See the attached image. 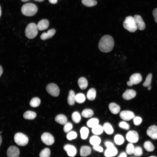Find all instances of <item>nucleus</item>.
<instances>
[{"mask_svg": "<svg viewBox=\"0 0 157 157\" xmlns=\"http://www.w3.org/2000/svg\"><path fill=\"white\" fill-rule=\"evenodd\" d=\"M114 45V41L112 37L109 35H106L100 39L98 44V48L101 51L107 53L111 51Z\"/></svg>", "mask_w": 157, "mask_h": 157, "instance_id": "nucleus-1", "label": "nucleus"}, {"mask_svg": "<svg viewBox=\"0 0 157 157\" xmlns=\"http://www.w3.org/2000/svg\"><path fill=\"white\" fill-rule=\"evenodd\" d=\"M96 95V92L95 89L93 88H91L88 91L87 94V97L88 100L92 101L95 98Z\"/></svg>", "mask_w": 157, "mask_h": 157, "instance_id": "nucleus-25", "label": "nucleus"}, {"mask_svg": "<svg viewBox=\"0 0 157 157\" xmlns=\"http://www.w3.org/2000/svg\"><path fill=\"white\" fill-rule=\"evenodd\" d=\"M85 100V95L81 93H79L76 95L75 101L79 104L83 103Z\"/></svg>", "mask_w": 157, "mask_h": 157, "instance_id": "nucleus-32", "label": "nucleus"}, {"mask_svg": "<svg viewBox=\"0 0 157 157\" xmlns=\"http://www.w3.org/2000/svg\"><path fill=\"white\" fill-rule=\"evenodd\" d=\"M126 138L127 140L130 143H135L139 140V135L135 131H130L127 133Z\"/></svg>", "mask_w": 157, "mask_h": 157, "instance_id": "nucleus-9", "label": "nucleus"}, {"mask_svg": "<svg viewBox=\"0 0 157 157\" xmlns=\"http://www.w3.org/2000/svg\"><path fill=\"white\" fill-rule=\"evenodd\" d=\"M152 14L155 21L157 23V8H155L153 10Z\"/></svg>", "mask_w": 157, "mask_h": 157, "instance_id": "nucleus-47", "label": "nucleus"}, {"mask_svg": "<svg viewBox=\"0 0 157 157\" xmlns=\"http://www.w3.org/2000/svg\"><path fill=\"white\" fill-rule=\"evenodd\" d=\"M104 144L105 146L107 148L114 146V144L112 142L109 141H105Z\"/></svg>", "mask_w": 157, "mask_h": 157, "instance_id": "nucleus-48", "label": "nucleus"}, {"mask_svg": "<svg viewBox=\"0 0 157 157\" xmlns=\"http://www.w3.org/2000/svg\"><path fill=\"white\" fill-rule=\"evenodd\" d=\"M76 95L74 92L72 90H70L69 91L67 97V102L69 105H73L75 102Z\"/></svg>", "mask_w": 157, "mask_h": 157, "instance_id": "nucleus-24", "label": "nucleus"}, {"mask_svg": "<svg viewBox=\"0 0 157 157\" xmlns=\"http://www.w3.org/2000/svg\"><path fill=\"white\" fill-rule=\"evenodd\" d=\"M77 137V134L74 131H70L68 132L66 135L67 139L71 140L76 139Z\"/></svg>", "mask_w": 157, "mask_h": 157, "instance_id": "nucleus-41", "label": "nucleus"}, {"mask_svg": "<svg viewBox=\"0 0 157 157\" xmlns=\"http://www.w3.org/2000/svg\"><path fill=\"white\" fill-rule=\"evenodd\" d=\"M64 149L67 152V155L70 157H74L76 154V149L72 145L66 144L64 147Z\"/></svg>", "mask_w": 157, "mask_h": 157, "instance_id": "nucleus-13", "label": "nucleus"}, {"mask_svg": "<svg viewBox=\"0 0 157 157\" xmlns=\"http://www.w3.org/2000/svg\"><path fill=\"white\" fill-rule=\"evenodd\" d=\"M34 1H38L39 2H41L43 1H44V0H34Z\"/></svg>", "mask_w": 157, "mask_h": 157, "instance_id": "nucleus-54", "label": "nucleus"}, {"mask_svg": "<svg viewBox=\"0 0 157 157\" xmlns=\"http://www.w3.org/2000/svg\"><path fill=\"white\" fill-rule=\"evenodd\" d=\"M89 141L90 144L94 146L99 145L101 143V140L99 137L95 135L91 137Z\"/></svg>", "mask_w": 157, "mask_h": 157, "instance_id": "nucleus-27", "label": "nucleus"}, {"mask_svg": "<svg viewBox=\"0 0 157 157\" xmlns=\"http://www.w3.org/2000/svg\"><path fill=\"white\" fill-rule=\"evenodd\" d=\"M1 142H2V138L1 135H0V146L1 145Z\"/></svg>", "mask_w": 157, "mask_h": 157, "instance_id": "nucleus-53", "label": "nucleus"}, {"mask_svg": "<svg viewBox=\"0 0 157 157\" xmlns=\"http://www.w3.org/2000/svg\"><path fill=\"white\" fill-rule=\"evenodd\" d=\"M110 112L113 114H118L120 110V106L115 103H111L108 106Z\"/></svg>", "mask_w": 157, "mask_h": 157, "instance_id": "nucleus-20", "label": "nucleus"}, {"mask_svg": "<svg viewBox=\"0 0 157 157\" xmlns=\"http://www.w3.org/2000/svg\"><path fill=\"white\" fill-rule=\"evenodd\" d=\"M3 72V69L2 67L0 65V77Z\"/></svg>", "mask_w": 157, "mask_h": 157, "instance_id": "nucleus-51", "label": "nucleus"}, {"mask_svg": "<svg viewBox=\"0 0 157 157\" xmlns=\"http://www.w3.org/2000/svg\"><path fill=\"white\" fill-rule=\"evenodd\" d=\"M78 83L80 88L82 90L85 89L88 85V81L84 77L80 78L78 80Z\"/></svg>", "mask_w": 157, "mask_h": 157, "instance_id": "nucleus-22", "label": "nucleus"}, {"mask_svg": "<svg viewBox=\"0 0 157 157\" xmlns=\"http://www.w3.org/2000/svg\"><path fill=\"white\" fill-rule=\"evenodd\" d=\"M72 121L76 123H78L81 119V115L77 111L74 112L72 115Z\"/></svg>", "mask_w": 157, "mask_h": 157, "instance_id": "nucleus-33", "label": "nucleus"}, {"mask_svg": "<svg viewBox=\"0 0 157 157\" xmlns=\"http://www.w3.org/2000/svg\"><path fill=\"white\" fill-rule=\"evenodd\" d=\"M82 4L86 6L91 7L94 6L97 4V2L95 0H81Z\"/></svg>", "mask_w": 157, "mask_h": 157, "instance_id": "nucleus-34", "label": "nucleus"}, {"mask_svg": "<svg viewBox=\"0 0 157 157\" xmlns=\"http://www.w3.org/2000/svg\"><path fill=\"white\" fill-rule=\"evenodd\" d=\"M142 80V77L140 74L135 73L131 76L129 78V81L127 82V84L128 86H131L133 85L138 84Z\"/></svg>", "mask_w": 157, "mask_h": 157, "instance_id": "nucleus-7", "label": "nucleus"}, {"mask_svg": "<svg viewBox=\"0 0 157 157\" xmlns=\"http://www.w3.org/2000/svg\"><path fill=\"white\" fill-rule=\"evenodd\" d=\"M36 116V113L35 112L30 110L26 111L23 115L24 118L27 119H34Z\"/></svg>", "mask_w": 157, "mask_h": 157, "instance_id": "nucleus-26", "label": "nucleus"}, {"mask_svg": "<svg viewBox=\"0 0 157 157\" xmlns=\"http://www.w3.org/2000/svg\"><path fill=\"white\" fill-rule=\"evenodd\" d=\"M56 30L54 29H51L49 30L46 32L43 33L40 35V38L41 39L44 40L53 37L56 33Z\"/></svg>", "mask_w": 157, "mask_h": 157, "instance_id": "nucleus-18", "label": "nucleus"}, {"mask_svg": "<svg viewBox=\"0 0 157 157\" xmlns=\"http://www.w3.org/2000/svg\"><path fill=\"white\" fill-rule=\"evenodd\" d=\"M37 25L34 23L28 24L25 29V33L26 37L30 39L34 38L38 33Z\"/></svg>", "mask_w": 157, "mask_h": 157, "instance_id": "nucleus-4", "label": "nucleus"}, {"mask_svg": "<svg viewBox=\"0 0 157 157\" xmlns=\"http://www.w3.org/2000/svg\"><path fill=\"white\" fill-rule=\"evenodd\" d=\"M149 157H156L155 156H149Z\"/></svg>", "mask_w": 157, "mask_h": 157, "instance_id": "nucleus-57", "label": "nucleus"}, {"mask_svg": "<svg viewBox=\"0 0 157 157\" xmlns=\"http://www.w3.org/2000/svg\"><path fill=\"white\" fill-rule=\"evenodd\" d=\"M115 142L118 145H121L124 142V138L121 135L117 134L114 137Z\"/></svg>", "mask_w": 157, "mask_h": 157, "instance_id": "nucleus-31", "label": "nucleus"}, {"mask_svg": "<svg viewBox=\"0 0 157 157\" xmlns=\"http://www.w3.org/2000/svg\"><path fill=\"white\" fill-rule=\"evenodd\" d=\"M1 6H0V17L1 15Z\"/></svg>", "mask_w": 157, "mask_h": 157, "instance_id": "nucleus-56", "label": "nucleus"}, {"mask_svg": "<svg viewBox=\"0 0 157 157\" xmlns=\"http://www.w3.org/2000/svg\"><path fill=\"white\" fill-rule=\"evenodd\" d=\"M73 128L72 124L70 122H67L64 125L63 131L65 133H68L71 131Z\"/></svg>", "mask_w": 157, "mask_h": 157, "instance_id": "nucleus-42", "label": "nucleus"}, {"mask_svg": "<svg viewBox=\"0 0 157 157\" xmlns=\"http://www.w3.org/2000/svg\"><path fill=\"white\" fill-rule=\"evenodd\" d=\"M22 13L27 16L34 15L38 11V8L35 4L32 3H27L24 4L21 8Z\"/></svg>", "mask_w": 157, "mask_h": 157, "instance_id": "nucleus-2", "label": "nucleus"}, {"mask_svg": "<svg viewBox=\"0 0 157 157\" xmlns=\"http://www.w3.org/2000/svg\"><path fill=\"white\" fill-rule=\"evenodd\" d=\"M120 117L124 121H129L133 119L135 117L134 113L129 110H123L119 114Z\"/></svg>", "mask_w": 157, "mask_h": 157, "instance_id": "nucleus-11", "label": "nucleus"}, {"mask_svg": "<svg viewBox=\"0 0 157 157\" xmlns=\"http://www.w3.org/2000/svg\"><path fill=\"white\" fill-rule=\"evenodd\" d=\"M147 135L153 139H157V126L153 125L149 126L147 131Z\"/></svg>", "mask_w": 157, "mask_h": 157, "instance_id": "nucleus-14", "label": "nucleus"}, {"mask_svg": "<svg viewBox=\"0 0 157 157\" xmlns=\"http://www.w3.org/2000/svg\"><path fill=\"white\" fill-rule=\"evenodd\" d=\"M152 74L151 73L149 74L147 76L146 80L143 84L144 87H147L150 85L151 82Z\"/></svg>", "mask_w": 157, "mask_h": 157, "instance_id": "nucleus-39", "label": "nucleus"}, {"mask_svg": "<svg viewBox=\"0 0 157 157\" xmlns=\"http://www.w3.org/2000/svg\"><path fill=\"white\" fill-rule=\"evenodd\" d=\"M50 151L48 148H45L41 151L39 154L40 157H49Z\"/></svg>", "mask_w": 157, "mask_h": 157, "instance_id": "nucleus-40", "label": "nucleus"}, {"mask_svg": "<svg viewBox=\"0 0 157 157\" xmlns=\"http://www.w3.org/2000/svg\"><path fill=\"white\" fill-rule=\"evenodd\" d=\"M46 90L48 93L52 96L56 97L59 95V88L55 83H50L47 85L46 87Z\"/></svg>", "mask_w": 157, "mask_h": 157, "instance_id": "nucleus-6", "label": "nucleus"}, {"mask_svg": "<svg viewBox=\"0 0 157 157\" xmlns=\"http://www.w3.org/2000/svg\"><path fill=\"white\" fill-rule=\"evenodd\" d=\"M135 147L133 144L131 143H129L126 148V153L129 155L133 154Z\"/></svg>", "mask_w": 157, "mask_h": 157, "instance_id": "nucleus-38", "label": "nucleus"}, {"mask_svg": "<svg viewBox=\"0 0 157 157\" xmlns=\"http://www.w3.org/2000/svg\"><path fill=\"white\" fill-rule=\"evenodd\" d=\"M6 153L8 157H19L20 151L16 147L11 146L8 148Z\"/></svg>", "mask_w": 157, "mask_h": 157, "instance_id": "nucleus-10", "label": "nucleus"}, {"mask_svg": "<svg viewBox=\"0 0 157 157\" xmlns=\"http://www.w3.org/2000/svg\"><path fill=\"white\" fill-rule=\"evenodd\" d=\"M40 103V99L38 97H35L33 98L30 102V106L33 107H36L38 106Z\"/></svg>", "mask_w": 157, "mask_h": 157, "instance_id": "nucleus-37", "label": "nucleus"}, {"mask_svg": "<svg viewBox=\"0 0 157 157\" xmlns=\"http://www.w3.org/2000/svg\"><path fill=\"white\" fill-rule=\"evenodd\" d=\"M119 127L122 129L128 130L130 128L129 125L125 121H121L118 124Z\"/></svg>", "mask_w": 157, "mask_h": 157, "instance_id": "nucleus-44", "label": "nucleus"}, {"mask_svg": "<svg viewBox=\"0 0 157 157\" xmlns=\"http://www.w3.org/2000/svg\"><path fill=\"white\" fill-rule=\"evenodd\" d=\"M136 92L132 89H127L123 93V98L126 100H130L135 97Z\"/></svg>", "mask_w": 157, "mask_h": 157, "instance_id": "nucleus-15", "label": "nucleus"}, {"mask_svg": "<svg viewBox=\"0 0 157 157\" xmlns=\"http://www.w3.org/2000/svg\"><path fill=\"white\" fill-rule=\"evenodd\" d=\"M49 3H51L55 4L58 1V0H48Z\"/></svg>", "mask_w": 157, "mask_h": 157, "instance_id": "nucleus-50", "label": "nucleus"}, {"mask_svg": "<svg viewBox=\"0 0 157 157\" xmlns=\"http://www.w3.org/2000/svg\"><path fill=\"white\" fill-rule=\"evenodd\" d=\"M142 122V118L139 116L135 117L133 118L134 124L136 126L140 124Z\"/></svg>", "mask_w": 157, "mask_h": 157, "instance_id": "nucleus-45", "label": "nucleus"}, {"mask_svg": "<svg viewBox=\"0 0 157 157\" xmlns=\"http://www.w3.org/2000/svg\"><path fill=\"white\" fill-rule=\"evenodd\" d=\"M144 147L145 149L149 152H151L154 151V147L150 141H146L144 143Z\"/></svg>", "mask_w": 157, "mask_h": 157, "instance_id": "nucleus-35", "label": "nucleus"}, {"mask_svg": "<svg viewBox=\"0 0 157 157\" xmlns=\"http://www.w3.org/2000/svg\"><path fill=\"white\" fill-rule=\"evenodd\" d=\"M93 149L95 151L100 152H102L103 151V148L99 145L94 146Z\"/></svg>", "mask_w": 157, "mask_h": 157, "instance_id": "nucleus-46", "label": "nucleus"}, {"mask_svg": "<svg viewBox=\"0 0 157 157\" xmlns=\"http://www.w3.org/2000/svg\"><path fill=\"white\" fill-rule=\"evenodd\" d=\"M118 152L116 148L113 146L107 148L104 152V156L106 157H112L116 155Z\"/></svg>", "mask_w": 157, "mask_h": 157, "instance_id": "nucleus-16", "label": "nucleus"}, {"mask_svg": "<svg viewBox=\"0 0 157 157\" xmlns=\"http://www.w3.org/2000/svg\"><path fill=\"white\" fill-rule=\"evenodd\" d=\"M126 153L125 152H122L117 157H127Z\"/></svg>", "mask_w": 157, "mask_h": 157, "instance_id": "nucleus-49", "label": "nucleus"}, {"mask_svg": "<svg viewBox=\"0 0 157 157\" xmlns=\"http://www.w3.org/2000/svg\"><path fill=\"white\" fill-rule=\"evenodd\" d=\"M41 138L42 142L47 145H51L54 142L53 137L48 133H44L42 135Z\"/></svg>", "mask_w": 157, "mask_h": 157, "instance_id": "nucleus-8", "label": "nucleus"}, {"mask_svg": "<svg viewBox=\"0 0 157 157\" xmlns=\"http://www.w3.org/2000/svg\"><path fill=\"white\" fill-rule=\"evenodd\" d=\"M55 121L62 125H65L67 122V119L64 115L59 114L56 116L55 119Z\"/></svg>", "mask_w": 157, "mask_h": 157, "instance_id": "nucleus-23", "label": "nucleus"}, {"mask_svg": "<svg viewBox=\"0 0 157 157\" xmlns=\"http://www.w3.org/2000/svg\"><path fill=\"white\" fill-rule=\"evenodd\" d=\"M14 140L17 145L22 146L26 145L28 142L27 136L21 133H18L15 134Z\"/></svg>", "mask_w": 157, "mask_h": 157, "instance_id": "nucleus-5", "label": "nucleus"}, {"mask_svg": "<svg viewBox=\"0 0 157 157\" xmlns=\"http://www.w3.org/2000/svg\"><path fill=\"white\" fill-rule=\"evenodd\" d=\"M133 17L138 28L141 31L144 30L145 28V24L142 17L139 15H135Z\"/></svg>", "mask_w": 157, "mask_h": 157, "instance_id": "nucleus-12", "label": "nucleus"}, {"mask_svg": "<svg viewBox=\"0 0 157 157\" xmlns=\"http://www.w3.org/2000/svg\"><path fill=\"white\" fill-rule=\"evenodd\" d=\"M91 151V149L89 147L83 146H82L80 149V155L82 157H86L89 155Z\"/></svg>", "mask_w": 157, "mask_h": 157, "instance_id": "nucleus-19", "label": "nucleus"}, {"mask_svg": "<svg viewBox=\"0 0 157 157\" xmlns=\"http://www.w3.org/2000/svg\"><path fill=\"white\" fill-rule=\"evenodd\" d=\"M49 25L48 20L43 19L40 20L38 23L37 26L38 29L40 31L44 30L47 29Z\"/></svg>", "mask_w": 157, "mask_h": 157, "instance_id": "nucleus-17", "label": "nucleus"}, {"mask_svg": "<svg viewBox=\"0 0 157 157\" xmlns=\"http://www.w3.org/2000/svg\"><path fill=\"white\" fill-rule=\"evenodd\" d=\"M124 28L131 32L136 31L138 27L133 17L129 16L126 17L123 23Z\"/></svg>", "mask_w": 157, "mask_h": 157, "instance_id": "nucleus-3", "label": "nucleus"}, {"mask_svg": "<svg viewBox=\"0 0 157 157\" xmlns=\"http://www.w3.org/2000/svg\"><path fill=\"white\" fill-rule=\"evenodd\" d=\"M133 154L135 156H141L142 154V148L138 146L135 147Z\"/></svg>", "mask_w": 157, "mask_h": 157, "instance_id": "nucleus-43", "label": "nucleus"}, {"mask_svg": "<svg viewBox=\"0 0 157 157\" xmlns=\"http://www.w3.org/2000/svg\"><path fill=\"white\" fill-rule=\"evenodd\" d=\"M104 131L108 135H111L114 133L113 128L109 123L106 122L105 123L103 126Z\"/></svg>", "mask_w": 157, "mask_h": 157, "instance_id": "nucleus-21", "label": "nucleus"}, {"mask_svg": "<svg viewBox=\"0 0 157 157\" xmlns=\"http://www.w3.org/2000/svg\"><path fill=\"white\" fill-rule=\"evenodd\" d=\"M21 1L23 2H26L27 1H28L30 0H21Z\"/></svg>", "mask_w": 157, "mask_h": 157, "instance_id": "nucleus-55", "label": "nucleus"}, {"mask_svg": "<svg viewBox=\"0 0 157 157\" xmlns=\"http://www.w3.org/2000/svg\"><path fill=\"white\" fill-rule=\"evenodd\" d=\"M104 131L103 126L98 124L92 128V132L94 134L97 135L102 134Z\"/></svg>", "mask_w": 157, "mask_h": 157, "instance_id": "nucleus-30", "label": "nucleus"}, {"mask_svg": "<svg viewBox=\"0 0 157 157\" xmlns=\"http://www.w3.org/2000/svg\"><path fill=\"white\" fill-rule=\"evenodd\" d=\"M80 133L81 139L83 140L86 139L89 135L88 129L86 127H82L80 130Z\"/></svg>", "mask_w": 157, "mask_h": 157, "instance_id": "nucleus-29", "label": "nucleus"}, {"mask_svg": "<svg viewBox=\"0 0 157 157\" xmlns=\"http://www.w3.org/2000/svg\"><path fill=\"white\" fill-rule=\"evenodd\" d=\"M99 120L98 119L93 118L89 119L87 122V126L90 128H93L99 124Z\"/></svg>", "mask_w": 157, "mask_h": 157, "instance_id": "nucleus-28", "label": "nucleus"}, {"mask_svg": "<svg viewBox=\"0 0 157 157\" xmlns=\"http://www.w3.org/2000/svg\"><path fill=\"white\" fill-rule=\"evenodd\" d=\"M151 85H149L148 86V87H147V89L148 90H150L151 89Z\"/></svg>", "mask_w": 157, "mask_h": 157, "instance_id": "nucleus-52", "label": "nucleus"}, {"mask_svg": "<svg viewBox=\"0 0 157 157\" xmlns=\"http://www.w3.org/2000/svg\"><path fill=\"white\" fill-rule=\"evenodd\" d=\"M94 114L93 111L90 109H85L81 113V115L85 118H89L92 116Z\"/></svg>", "mask_w": 157, "mask_h": 157, "instance_id": "nucleus-36", "label": "nucleus"}]
</instances>
